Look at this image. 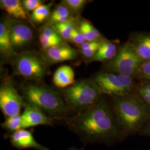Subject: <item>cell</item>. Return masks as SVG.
Here are the masks:
<instances>
[{"instance_id": "cell-17", "label": "cell", "mask_w": 150, "mask_h": 150, "mask_svg": "<svg viewBox=\"0 0 150 150\" xmlns=\"http://www.w3.org/2000/svg\"><path fill=\"white\" fill-rule=\"evenodd\" d=\"M1 8L15 18L27 20L26 11L24 9L22 1L20 0H1Z\"/></svg>"}, {"instance_id": "cell-10", "label": "cell", "mask_w": 150, "mask_h": 150, "mask_svg": "<svg viewBox=\"0 0 150 150\" xmlns=\"http://www.w3.org/2000/svg\"><path fill=\"white\" fill-rule=\"evenodd\" d=\"M43 59L47 64L72 61L79 56L78 51L64 42L43 51Z\"/></svg>"}, {"instance_id": "cell-29", "label": "cell", "mask_w": 150, "mask_h": 150, "mask_svg": "<svg viewBox=\"0 0 150 150\" xmlns=\"http://www.w3.org/2000/svg\"><path fill=\"white\" fill-rule=\"evenodd\" d=\"M40 35L49 38H61L58 32L55 30L54 27L50 24L45 25L43 27H41L40 31Z\"/></svg>"}, {"instance_id": "cell-12", "label": "cell", "mask_w": 150, "mask_h": 150, "mask_svg": "<svg viewBox=\"0 0 150 150\" xmlns=\"http://www.w3.org/2000/svg\"><path fill=\"white\" fill-rule=\"evenodd\" d=\"M11 145L18 150L35 149L37 150H49L40 144L35 139L32 132L26 129H22L8 136Z\"/></svg>"}, {"instance_id": "cell-3", "label": "cell", "mask_w": 150, "mask_h": 150, "mask_svg": "<svg viewBox=\"0 0 150 150\" xmlns=\"http://www.w3.org/2000/svg\"><path fill=\"white\" fill-rule=\"evenodd\" d=\"M22 93L25 102L38 107L53 120L66 118L69 108L59 92L47 86L28 84L22 88Z\"/></svg>"}, {"instance_id": "cell-28", "label": "cell", "mask_w": 150, "mask_h": 150, "mask_svg": "<svg viewBox=\"0 0 150 150\" xmlns=\"http://www.w3.org/2000/svg\"><path fill=\"white\" fill-rule=\"evenodd\" d=\"M43 1L41 0H23L22 1V5L25 11L33 12L36 10L40 6L43 5Z\"/></svg>"}, {"instance_id": "cell-24", "label": "cell", "mask_w": 150, "mask_h": 150, "mask_svg": "<svg viewBox=\"0 0 150 150\" xmlns=\"http://www.w3.org/2000/svg\"><path fill=\"white\" fill-rule=\"evenodd\" d=\"M134 78L141 81H150V61L142 62Z\"/></svg>"}, {"instance_id": "cell-30", "label": "cell", "mask_w": 150, "mask_h": 150, "mask_svg": "<svg viewBox=\"0 0 150 150\" xmlns=\"http://www.w3.org/2000/svg\"><path fill=\"white\" fill-rule=\"evenodd\" d=\"M99 47L89 48L86 50H81V52L82 54L88 59H91L93 57V56L96 54L97 51Z\"/></svg>"}, {"instance_id": "cell-4", "label": "cell", "mask_w": 150, "mask_h": 150, "mask_svg": "<svg viewBox=\"0 0 150 150\" xmlns=\"http://www.w3.org/2000/svg\"><path fill=\"white\" fill-rule=\"evenodd\" d=\"M62 95L68 108L77 113L96 103L102 93L92 79L75 82L62 91Z\"/></svg>"}, {"instance_id": "cell-23", "label": "cell", "mask_w": 150, "mask_h": 150, "mask_svg": "<svg viewBox=\"0 0 150 150\" xmlns=\"http://www.w3.org/2000/svg\"><path fill=\"white\" fill-rule=\"evenodd\" d=\"M39 41L43 50L64 43V40L62 38H49L41 35L39 36Z\"/></svg>"}, {"instance_id": "cell-2", "label": "cell", "mask_w": 150, "mask_h": 150, "mask_svg": "<svg viewBox=\"0 0 150 150\" xmlns=\"http://www.w3.org/2000/svg\"><path fill=\"white\" fill-rule=\"evenodd\" d=\"M113 110L123 135L141 131L150 120V110L136 93L113 97Z\"/></svg>"}, {"instance_id": "cell-20", "label": "cell", "mask_w": 150, "mask_h": 150, "mask_svg": "<svg viewBox=\"0 0 150 150\" xmlns=\"http://www.w3.org/2000/svg\"><path fill=\"white\" fill-rule=\"evenodd\" d=\"M77 25L74 18L66 22L54 24L52 26L64 41H70L72 31Z\"/></svg>"}, {"instance_id": "cell-6", "label": "cell", "mask_w": 150, "mask_h": 150, "mask_svg": "<svg viewBox=\"0 0 150 150\" xmlns=\"http://www.w3.org/2000/svg\"><path fill=\"white\" fill-rule=\"evenodd\" d=\"M15 75L28 80L41 81L47 73V64L43 56L27 51L18 54L13 61Z\"/></svg>"}, {"instance_id": "cell-26", "label": "cell", "mask_w": 150, "mask_h": 150, "mask_svg": "<svg viewBox=\"0 0 150 150\" xmlns=\"http://www.w3.org/2000/svg\"><path fill=\"white\" fill-rule=\"evenodd\" d=\"M70 41L77 45H79V46L87 42V40L85 36L82 33V32H81L80 30L79 29L78 25L74 28V29L72 31Z\"/></svg>"}, {"instance_id": "cell-27", "label": "cell", "mask_w": 150, "mask_h": 150, "mask_svg": "<svg viewBox=\"0 0 150 150\" xmlns=\"http://www.w3.org/2000/svg\"><path fill=\"white\" fill-rule=\"evenodd\" d=\"M136 93L144 101L150 110V92L139 84L136 87Z\"/></svg>"}, {"instance_id": "cell-15", "label": "cell", "mask_w": 150, "mask_h": 150, "mask_svg": "<svg viewBox=\"0 0 150 150\" xmlns=\"http://www.w3.org/2000/svg\"><path fill=\"white\" fill-rule=\"evenodd\" d=\"M52 81L58 88H66L75 83L74 71L70 66H61L54 72Z\"/></svg>"}, {"instance_id": "cell-7", "label": "cell", "mask_w": 150, "mask_h": 150, "mask_svg": "<svg viewBox=\"0 0 150 150\" xmlns=\"http://www.w3.org/2000/svg\"><path fill=\"white\" fill-rule=\"evenodd\" d=\"M142 62L127 41L119 47L116 57L107 62V68L111 72L134 79Z\"/></svg>"}, {"instance_id": "cell-1", "label": "cell", "mask_w": 150, "mask_h": 150, "mask_svg": "<svg viewBox=\"0 0 150 150\" xmlns=\"http://www.w3.org/2000/svg\"><path fill=\"white\" fill-rule=\"evenodd\" d=\"M68 127L86 143H107L122 136L113 110L103 99L66 118Z\"/></svg>"}, {"instance_id": "cell-25", "label": "cell", "mask_w": 150, "mask_h": 150, "mask_svg": "<svg viewBox=\"0 0 150 150\" xmlns=\"http://www.w3.org/2000/svg\"><path fill=\"white\" fill-rule=\"evenodd\" d=\"M88 2L86 0H64L62 4L67 6L72 12L78 13Z\"/></svg>"}, {"instance_id": "cell-18", "label": "cell", "mask_w": 150, "mask_h": 150, "mask_svg": "<svg viewBox=\"0 0 150 150\" xmlns=\"http://www.w3.org/2000/svg\"><path fill=\"white\" fill-rule=\"evenodd\" d=\"M74 18L72 16V12L64 4L61 3L57 6L51 13L49 17L50 24L53 25L54 24L64 23Z\"/></svg>"}, {"instance_id": "cell-19", "label": "cell", "mask_w": 150, "mask_h": 150, "mask_svg": "<svg viewBox=\"0 0 150 150\" xmlns=\"http://www.w3.org/2000/svg\"><path fill=\"white\" fill-rule=\"evenodd\" d=\"M78 28L85 36L87 41H95L103 38L99 31L91 22L87 20H81L78 25Z\"/></svg>"}, {"instance_id": "cell-32", "label": "cell", "mask_w": 150, "mask_h": 150, "mask_svg": "<svg viewBox=\"0 0 150 150\" xmlns=\"http://www.w3.org/2000/svg\"><path fill=\"white\" fill-rule=\"evenodd\" d=\"M139 84L150 92V81H141Z\"/></svg>"}, {"instance_id": "cell-14", "label": "cell", "mask_w": 150, "mask_h": 150, "mask_svg": "<svg viewBox=\"0 0 150 150\" xmlns=\"http://www.w3.org/2000/svg\"><path fill=\"white\" fill-rule=\"evenodd\" d=\"M0 52L7 60H15L18 55L12 43L8 20H1L0 22Z\"/></svg>"}, {"instance_id": "cell-31", "label": "cell", "mask_w": 150, "mask_h": 150, "mask_svg": "<svg viewBox=\"0 0 150 150\" xmlns=\"http://www.w3.org/2000/svg\"><path fill=\"white\" fill-rule=\"evenodd\" d=\"M141 134L145 136H150V120L147 122L144 127V128L141 131Z\"/></svg>"}, {"instance_id": "cell-5", "label": "cell", "mask_w": 150, "mask_h": 150, "mask_svg": "<svg viewBox=\"0 0 150 150\" xmlns=\"http://www.w3.org/2000/svg\"><path fill=\"white\" fill-rule=\"evenodd\" d=\"M93 80L98 86L102 95H108L113 97L129 95L134 93L136 88L134 78L114 72L98 73Z\"/></svg>"}, {"instance_id": "cell-22", "label": "cell", "mask_w": 150, "mask_h": 150, "mask_svg": "<svg viewBox=\"0 0 150 150\" xmlns=\"http://www.w3.org/2000/svg\"><path fill=\"white\" fill-rule=\"evenodd\" d=\"M1 127L11 134L22 129L21 115L6 118L5 121L1 123Z\"/></svg>"}, {"instance_id": "cell-11", "label": "cell", "mask_w": 150, "mask_h": 150, "mask_svg": "<svg viewBox=\"0 0 150 150\" xmlns=\"http://www.w3.org/2000/svg\"><path fill=\"white\" fill-rule=\"evenodd\" d=\"M8 24L11 41L15 49L21 48L32 41L33 32L28 25L13 21H8Z\"/></svg>"}, {"instance_id": "cell-21", "label": "cell", "mask_w": 150, "mask_h": 150, "mask_svg": "<svg viewBox=\"0 0 150 150\" xmlns=\"http://www.w3.org/2000/svg\"><path fill=\"white\" fill-rule=\"evenodd\" d=\"M52 3L47 5L43 4L33 11L31 15L32 21L36 23H41L45 21L51 15V7Z\"/></svg>"}, {"instance_id": "cell-13", "label": "cell", "mask_w": 150, "mask_h": 150, "mask_svg": "<svg viewBox=\"0 0 150 150\" xmlns=\"http://www.w3.org/2000/svg\"><path fill=\"white\" fill-rule=\"evenodd\" d=\"M142 62L150 61V32H136L128 41Z\"/></svg>"}, {"instance_id": "cell-8", "label": "cell", "mask_w": 150, "mask_h": 150, "mask_svg": "<svg viewBox=\"0 0 150 150\" xmlns=\"http://www.w3.org/2000/svg\"><path fill=\"white\" fill-rule=\"evenodd\" d=\"M25 101L10 81H6L0 87V108L6 117L20 115Z\"/></svg>"}, {"instance_id": "cell-16", "label": "cell", "mask_w": 150, "mask_h": 150, "mask_svg": "<svg viewBox=\"0 0 150 150\" xmlns=\"http://www.w3.org/2000/svg\"><path fill=\"white\" fill-rule=\"evenodd\" d=\"M118 48L116 43L105 38L91 60L96 62H109L116 57Z\"/></svg>"}, {"instance_id": "cell-9", "label": "cell", "mask_w": 150, "mask_h": 150, "mask_svg": "<svg viewBox=\"0 0 150 150\" xmlns=\"http://www.w3.org/2000/svg\"><path fill=\"white\" fill-rule=\"evenodd\" d=\"M22 129L34 127L40 125H52L53 119L31 104L25 102L24 111L21 115Z\"/></svg>"}, {"instance_id": "cell-33", "label": "cell", "mask_w": 150, "mask_h": 150, "mask_svg": "<svg viewBox=\"0 0 150 150\" xmlns=\"http://www.w3.org/2000/svg\"><path fill=\"white\" fill-rule=\"evenodd\" d=\"M67 150H84V149L82 148V149H76L75 147H72V148H70L69 149Z\"/></svg>"}]
</instances>
